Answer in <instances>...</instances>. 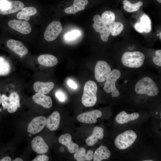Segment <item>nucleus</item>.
<instances>
[{
	"mask_svg": "<svg viewBox=\"0 0 161 161\" xmlns=\"http://www.w3.org/2000/svg\"><path fill=\"white\" fill-rule=\"evenodd\" d=\"M67 84L69 86L73 89H76L77 88V85L72 80H68Z\"/></svg>",
	"mask_w": 161,
	"mask_h": 161,
	"instance_id": "nucleus-37",
	"label": "nucleus"
},
{
	"mask_svg": "<svg viewBox=\"0 0 161 161\" xmlns=\"http://www.w3.org/2000/svg\"><path fill=\"white\" fill-rule=\"evenodd\" d=\"M10 99L9 97L3 94L1 96V103L3 108L7 109L10 103Z\"/></svg>",
	"mask_w": 161,
	"mask_h": 161,
	"instance_id": "nucleus-34",
	"label": "nucleus"
},
{
	"mask_svg": "<svg viewBox=\"0 0 161 161\" xmlns=\"http://www.w3.org/2000/svg\"><path fill=\"white\" fill-rule=\"evenodd\" d=\"M47 119L43 116L34 118L28 125V132L31 134H35L40 132L46 126Z\"/></svg>",
	"mask_w": 161,
	"mask_h": 161,
	"instance_id": "nucleus-10",
	"label": "nucleus"
},
{
	"mask_svg": "<svg viewBox=\"0 0 161 161\" xmlns=\"http://www.w3.org/2000/svg\"><path fill=\"white\" fill-rule=\"evenodd\" d=\"M8 47L16 54L22 57L28 52L27 48L21 41L14 39H9L7 42Z\"/></svg>",
	"mask_w": 161,
	"mask_h": 161,
	"instance_id": "nucleus-13",
	"label": "nucleus"
},
{
	"mask_svg": "<svg viewBox=\"0 0 161 161\" xmlns=\"http://www.w3.org/2000/svg\"><path fill=\"white\" fill-rule=\"evenodd\" d=\"M80 34V32L78 30H73L66 33L65 35V38L68 40H72L78 37Z\"/></svg>",
	"mask_w": 161,
	"mask_h": 161,
	"instance_id": "nucleus-32",
	"label": "nucleus"
},
{
	"mask_svg": "<svg viewBox=\"0 0 161 161\" xmlns=\"http://www.w3.org/2000/svg\"><path fill=\"white\" fill-rule=\"evenodd\" d=\"M38 61L41 65L47 67H52L58 63L57 58L54 56L49 54H43L38 58Z\"/></svg>",
	"mask_w": 161,
	"mask_h": 161,
	"instance_id": "nucleus-20",
	"label": "nucleus"
},
{
	"mask_svg": "<svg viewBox=\"0 0 161 161\" xmlns=\"http://www.w3.org/2000/svg\"><path fill=\"white\" fill-rule=\"evenodd\" d=\"M137 137V135L134 131H125L117 137L114 141L115 145L119 149H126L134 143Z\"/></svg>",
	"mask_w": 161,
	"mask_h": 161,
	"instance_id": "nucleus-4",
	"label": "nucleus"
},
{
	"mask_svg": "<svg viewBox=\"0 0 161 161\" xmlns=\"http://www.w3.org/2000/svg\"><path fill=\"white\" fill-rule=\"evenodd\" d=\"M9 97L10 102L7 111L9 113H13L17 111L18 108L20 107L19 96L16 92H14L10 94Z\"/></svg>",
	"mask_w": 161,
	"mask_h": 161,
	"instance_id": "nucleus-25",
	"label": "nucleus"
},
{
	"mask_svg": "<svg viewBox=\"0 0 161 161\" xmlns=\"http://www.w3.org/2000/svg\"><path fill=\"white\" fill-rule=\"evenodd\" d=\"M60 118V115L58 112H53L47 119L46 127L51 131L57 130L59 126Z\"/></svg>",
	"mask_w": 161,
	"mask_h": 161,
	"instance_id": "nucleus-17",
	"label": "nucleus"
},
{
	"mask_svg": "<svg viewBox=\"0 0 161 161\" xmlns=\"http://www.w3.org/2000/svg\"><path fill=\"white\" fill-rule=\"evenodd\" d=\"M37 12L36 9L34 7H26L23 8L21 11L18 12L16 17L19 19H24L28 21L30 19V16L34 15Z\"/></svg>",
	"mask_w": 161,
	"mask_h": 161,
	"instance_id": "nucleus-26",
	"label": "nucleus"
},
{
	"mask_svg": "<svg viewBox=\"0 0 161 161\" xmlns=\"http://www.w3.org/2000/svg\"><path fill=\"white\" fill-rule=\"evenodd\" d=\"M93 21L94 23L93 27L95 31L100 33L101 38L103 41H107L110 34L108 26L98 15H95L94 16Z\"/></svg>",
	"mask_w": 161,
	"mask_h": 161,
	"instance_id": "nucleus-6",
	"label": "nucleus"
},
{
	"mask_svg": "<svg viewBox=\"0 0 161 161\" xmlns=\"http://www.w3.org/2000/svg\"><path fill=\"white\" fill-rule=\"evenodd\" d=\"M135 5L138 7L142 6L143 5V3L141 1L135 3Z\"/></svg>",
	"mask_w": 161,
	"mask_h": 161,
	"instance_id": "nucleus-39",
	"label": "nucleus"
},
{
	"mask_svg": "<svg viewBox=\"0 0 161 161\" xmlns=\"http://www.w3.org/2000/svg\"><path fill=\"white\" fill-rule=\"evenodd\" d=\"M101 17L108 26L115 21V15L110 11H106L103 12Z\"/></svg>",
	"mask_w": 161,
	"mask_h": 161,
	"instance_id": "nucleus-30",
	"label": "nucleus"
},
{
	"mask_svg": "<svg viewBox=\"0 0 161 161\" xmlns=\"http://www.w3.org/2000/svg\"><path fill=\"white\" fill-rule=\"evenodd\" d=\"M93 153L91 150H89L86 153V150L83 147L78 148L74 155L75 159L77 161H90L93 157Z\"/></svg>",
	"mask_w": 161,
	"mask_h": 161,
	"instance_id": "nucleus-22",
	"label": "nucleus"
},
{
	"mask_svg": "<svg viewBox=\"0 0 161 161\" xmlns=\"http://www.w3.org/2000/svg\"><path fill=\"white\" fill-rule=\"evenodd\" d=\"M102 116L101 112L98 110H92L78 115L77 119L80 122L88 124L95 123L97 119Z\"/></svg>",
	"mask_w": 161,
	"mask_h": 161,
	"instance_id": "nucleus-11",
	"label": "nucleus"
},
{
	"mask_svg": "<svg viewBox=\"0 0 161 161\" xmlns=\"http://www.w3.org/2000/svg\"><path fill=\"white\" fill-rule=\"evenodd\" d=\"M49 160L48 157L45 155L42 154L38 156L32 161H47Z\"/></svg>",
	"mask_w": 161,
	"mask_h": 161,
	"instance_id": "nucleus-35",
	"label": "nucleus"
},
{
	"mask_svg": "<svg viewBox=\"0 0 161 161\" xmlns=\"http://www.w3.org/2000/svg\"><path fill=\"white\" fill-rule=\"evenodd\" d=\"M10 70V66L9 62L4 58L0 57V75H8Z\"/></svg>",
	"mask_w": 161,
	"mask_h": 161,
	"instance_id": "nucleus-29",
	"label": "nucleus"
},
{
	"mask_svg": "<svg viewBox=\"0 0 161 161\" xmlns=\"http://www.w3.org/2000/svg\"><path fill=\"white\" fill-rule=\"evenodd\" d=\"M62 30L61 24L59 21H52L47 26L44 32V38L48 41H53L57 38Z\"/></svg>",
	"mask_w": 161,
	"mask_h": 161,
	"instance_id": "nucleus-9",
	"label": "nucleus"
},
{
	"mask_svg": "<svg viewBox=\"0 0 161 161\" xmlns=\"http://www.w3.org/2000/svg\"><path fill=\"white\" fill-rule=\"evenodd\" d=\"M155 56L152 59L153 63L156 65L161 66V50L159 49L155 52Z\"/></svg>",
	"mask_w": 161,
	"mask_h": 161,
	"instance_id": "nucleus-33",
	"label": "nucleus"
},
{
	"mask_svg": "<svg viewBox=\"0 0 161 161\" xmlns=\"http://www.w3.org/2000/svg\"><path fill=\"white\" fill-rule=\"evenodd\" d=\"M24 7V3L21 1L8 2L3 0L0 3V14L6 15L15 13L22 10Z\"/></svg>",
	"mask_w": 161,
	"mask_h": 161,
	"instance_id": "nucleus-7",
	"label": "nucleus"
},
{
	"mask_svg": "<svg viewBox=\"0 0 161 161\" xmlns=\"http://www.w3.org/2000/svg\"><path fill=\"white\" fill-rule=\"evenodd\" d=\"M103 131L102 128L98 126L95 127L92 134L86 140L87 144L89 146H92L97 142L98 139H102L104 136Z\"/></svg>",
	"mask_w": 161,
	"mask_h": 161,
	"instance_id": "nucleus-19",
	"label": "nucleus"
},
{
	"mask_svg": "<svg viewBox=\"0 0 161 161\" xmlns=\"http://www.w3.org/2000/svg\"><path fill=\"white\" fill-rule=\"evenodd\" d=\"M111 67L105 61H98L95 68V76L96 80L100 82L106 80L111 72Z\"/></svg>",
	"mask_w": 161,
	"mask_h": 161,
	"instance_id": "nucleus-8",
	"label": "nucleus"
},
{
	"mask_svg": "<svg viewBox=\"0 0 161 161\" xmlns=\"http://www.w3.org/2000/svg\"><path fill=\"white\" fill-rule=\"evenodd\" d=\"M54 86V84L52 82H43L38 81L34 83L33 88L36 92L46 94L49 93Z\"/></svg>",
	"mask_w": 161,
	"mask_h": 161,
	"instance_id": "nucleus-18",
	"label": "nucleus"
},
{
	"mask_svg": "<svg viewBox=\"0 0 161 161\" xmlns=\"http://www.w3.org/2000/svg\"><path fill=\"white\" fill-rule=\"evenodd\" d=\"M64 150V149L63 147H61L59 149V151L61 152H63Z\"/></svg>",
	"mask_w": 161,
	"mask_h": 161,
	"instance_id": "nucleus-41",
	"label": "nucleus"
},
{
	"mask_svg": "<svg viewBox=\"0 0 161 161\" xmlns=\"http://www.w3.org/2000/svg\"><path fill=\"white\" fill-rule=\"evenodd\" d=\"M11 158L10 157L7 156L1 159L0 161H11Z\"/></svg>",
	"mask_w": 161,
	"mask_h": 161,
	"instance_id": "nucleus-38",
	"label": "nucleus"
},
{
	"mask_svg": "<svg viewBox=\"0 0 161 161\" xmlns=\"http://www.w3.org/2000/svg\"><path fill=\"white\" fill-rule=\"evenodd\" d=\"M1 111H2L1 109L0 108V112H1Z\"/></svg>",
	"mask_w": 161,
	"mask_h": 161,
	"instance_id": "nucleus-47",
	"label": "nucleus"
},
{
	"mask_svg": "<svg viewBox=\"0 0 161 161\" xmlns=\"http://www.w3.org/2000/svg\"><path fill=\"white\" fill-rule=\"evenodd\" d=\"M159 3H161V0H157Z\"/></svg>",
	"mask_w": 161,
	"mask_h": 161,
	"instance_id": "nucleus-43",
	"label": "nucleus"
},
{
	"mask_svg": "<svg viewBox=\"0 0 161 161\" xmlns=\"http://www.w3.org/2000/svg\"><path fill=\"white\" fill-rule=\"evenodd\" d=\"M59 142L65 146L69 152L71 154L75 152L78 149V145L72 141V137L70 134L66 133L61 135L58 139Z\"/></svg>",
	"mask_w": 161,
	"mask_h": 161,
	"instance_id": "nucleus-15",
	"label": "nucleus"
},
{
	"mask_svg": "<svg viewBox=\"0 0 161 161\" xmlns=\"http://www.w3.org/2000/svg\"><path fill=\"white\" fill-rule=\"evenodd\" d=\"M124 4L123 8L128 12L136 11L140 9V7L136 6L135 3L132 4L129 1L125 0L123 2Z\"/></svg>",
	"mask_w": 161,
	"mask_h": 161,
	"instance_id": "nucleus-31",
	"label": "nucleus"
},
{
	"mask_svg": "<svg viewBox=\"0 0 161 161\" xmlns=\"http://www.w3.org/2000/svg\"><path fill=\"white\" fill-rule=\"evenodd\" d=\"M88 3L87 0H74L72 6L66 8L64 12L66 14H75L79 11L84 10Z\"/></svg>",
	"mask_w": 161,
	"mask_h": 161,
	"instance_id": "nucleus-21",
	"label": "nucleus"
},
{
	"mask_svg": "<svg viewBox=\"0 0 161 161\" xmlns=\"http://www.w3.org/2000/svg\"><path fill=\"white\" fill-rule=\"evenodd\" d=\"M29 137H31V134H30L29 135Z\"/></svg>",
	"mask_w": 161,
	"mask_h": 161,
	"instance_id": "nucleus-46",
	"label": "nucleus"
},
{
	"mask_svg": "<svg viewBox=\"0 0 161 161\" xmlns=\"http://www.w3.org/2000/svg\"><path fill=\"white\" fill-rule=\"evenodd\" d=\"M56 97L61 101H64L65 99V96L64 93L60 91H58L55 93Z\"/></svg>",
	"mask_w": 161,
	"mask_h": 161,
	"instance_id": "nucleus-36",
	"label": "nucleus"
},
{
	"mask_svg": "<svg viewBox=\"0 0 161 161\" xmlns=\"http://www.w3.org/2000/svg\"><path fill=\"white\" fill-rule=\"evenodd\" d=\"M10 27L18 32L24 34H28L31 32L32 28L28 22L26 21L13 19L8 22Z\"/></svg>",
	"mask_w": 161,
	"mask_h": 161,
	"instance_id": "nucleus-12",
	"label": "nucleus"
},
{
	"mask_svg": "<svg viewBox=\"0 0 161 161\" xmlns=\"http://www.w3.org/2000/svg\"><path fill=\"white\" fill-rule=\"evenodd\" d=\"M153 161V160H143V161Z\"/></svg>",
	"mask_w": 161,
	"mask_h": 161,
	"instance_id": "nucleus-44",
	"label": "nucleus"
},
{
	"mask_svg": "<svg viewBox=\"0 0 161 161\" xmlns=\"http://www.w3.org/2000/svg\"><path fill=\"white\" fill-rule=\"evenodd\" d=\"M1 103V95L0 94V104Z\"/></svg>",
	"mask_w": 161,
	"mask_h": 161,
	"instance_id": "nucleus-42",
	"label": "nucleus"
},
{
	"mask_svg": "<svg viewBox=\"0 0 161 161\" xmlns=\"http://www.w3.org/2000/svg\"><path fill=\"white\" fill-rule=\"evenodd\" d=\"M110 34L113 36L119 35L123 29V25L120 22H114L108 26Z\"/></svg>",
	"mask_w": 161,
	"mask_h": 161,
	"instance_id": "nucleus-28",
	"label": "nucleus"
},
{
	"mask_svg": "<svg viewBox=\"0 0 161 161\" xmlns=\"http://www.w3.org/2000/svg\"><path fill=\"white\" fill-rule=\"evenodd\" d=\"M31 146L33 150L39 154H43L47 152L49 147L43 138L40 136L35 137L31 142Z\"/></svg>",
	"mask_w": 161,
	"mask_h": 161,
	"instance_id": "nucleus-14",
	"label": "nucleus"
},
{
	"mask_svg": "<svg viewBox=\"0 0 161 161\" xmlns=\"http://www.w3.org/2000/svg\"><path fill=\"white\" fill-rule=\"evenodd\" d=\"M145 56L142 52L139 51L126 52L122 56L121 61L125 66L132 68H139L143 64Z\"/></svg>",
	"mask_w": 161,
	"mask_h": 161,
	"instance_id": "nucleus-3",
	"label": "nucleus"
},
{
	"mask_svg": "<svg viewBox=\"0 0 161 161\" xmlns=\"http://www.w3.org/2000/svg\"><path fill=\"white\" fill-rule=\"evenodd\" d=\"M135 90L138 94H145L150 96H156L159 92L156 83L148 77H145L140 80L135 85Z\"/></svg>",
	"mask_w": 161,
	"mask_h": 161,
	"instance_id": "nucleus-1",
	"label": "nucleus"
},
{
	"mask_svg": "<svg viewBox=\"0 0 161 161\" xmlns=\"http://www.w3.org/2000/svg\"><path fill=\"white\" fill-rule=\"evenodd\" d=\"M160 39H161V32H160Z\"/></svg>",
	"mask_w": 161,
	"mask_h": 161,
	"instance_id": "nucleus-45",
	"label": "nucleus"
},
{
	"mask_svg": "<svg viewBox=\"0 0 161 161\" xmlns=\"http://www.w3.org/2000/svg\"><path fill=\"white\" fill-rule=\"evenodd\" d=\"M97 90V86L94 81L90 80L86 83L81 98L82 103L85 106L91 107L95 104Z\"/></svg>",
	"mask_w": 161,
	"mask_h": 161,
	"instance_id": "nucleus-2",
	"label": "nucleus"
},
{
	"mask_svg": "<svg viewBox=\"0 0 161 161\" xmlns=\"http://www.w3.org/2000/svg\"><path fill=\"white\" fill-rule=\"evenodd\" d=\"M111 152L107 148L101 145L97 148L93 154V161H101L110 157Z\"/></svg>",
	"mask_w": 161,
	"mask_h": 161,
	"instance_id": "nucleus-23",
	"label": "nucleus"
},
{
	"mask_svg": "<svg viewBox=\"0 0 161 161\" xmlns=\"http://www.w3.org/2000/svg\"><path fill=\"white\" fill-rule=\"evenodd\" d=\"M32 98L35 103L45 108L49 109L52 106L51 97L44 94L37 92L32 96Z\"/></svg>",
	"mask_w": 161,
	"mask_h": 161,
	"instance_id": "nucleus-16",
	"label": "nucleus"
},
{
	"mask_svg": "<svg viewBox=\"0 0 161 161\" xmlns=\"http://www.w3.org/2000/svg\"><path fill=\"white\" fill-rule=\"evenodd\" d=\"M23 160L21 158L19 157H17L13 161H22Z\"/></svg>",
	"mask_w": 161,
	"mask_h": 161,
	"instance_id": "nucleus-40",
	"label": "nucleus"
},
{
	"mask_svg": "<svg viewBox=\"0 0 161 161\" xmlns=\"http://www.w3.org/2000/svg\"><path fill=\"white\" fill-rule=\"evenodd\" d=\"M139 117V114L137 112L129 114L126 112L123 111L117 115L115 120L117 123L123 124L129 121L134 120L137 119Z\"/></svg>",
	"mask_w": 161,
	"mask_h": 161,
	"instance_id": "nucleus-24",
	"label": "nucleus"
},
{
	"mask_svg": "<svg viewBox=\"0 0 161 161\" xmlns=\"http://www.w3.org/2000/svg\"><path fill=\"white\" fill-rule=\"evenodd\" d=\"M139 22L143 32H150L151 29V22L148 16L143 14L140 17Z\"/></svg>",
	"mask_w": 161,
	"mask_h": 161,
	"instance_id": "nucleus-27",
	"label": "nucleus"
},
{
	"mask_svg": "<svg viewBox=\"0 0 161 161\" xmlns=\"http://www.w3.org/2000/svg\"><path fill=\"white\" fill-rule=\"evenodd\" d=\"M120 75V71L114 69L111 71L106 80L103 89L107 93H112V97H117L120 95L119 92L115 86V83Z\"/></svg>",
	"mask_w": 161,
	"mask_h": 161,
	"instance_id": "nucleus-5",
	"label": "nucleus"
},
{
	"mask_svg": "<svg viewBox=\"0 0 161 161\" xmlns=\"http://www.w3.org/2000/svg\"><path fill=\"white\" fill-rule=\"evenodd\" d=\"M156 114H158V113H156Z\"/></svg>",
	"mask_w": 161,
	"mask_h": 161,
	"instance_id": "nucleus-48",
	"label": "nucleus"
}]
</instances>
